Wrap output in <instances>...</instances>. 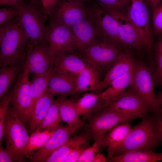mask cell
Segmentation results:
<instances>
[{
  "instance_id": "cell-1",
  "label": "cell",
  "mask_w": 162,
  "mask_h": 162,
  "mask_svg": "<svg viewBox=\"0 0 162 162\" xmlns=\"http://www.w3.org/2000/svg\"><path fill=\"white\" fill-rule=\"evenodd\" d=\"M29 41L19 23L18 16L0 26V67L24 63L28 55Z\"/></svg>"
},
{
  "instance_id": "cell-2",
  "label": "cell",
  "mask_w": 162,
  "mask_h": 162,
  "mask_svg": "<svg viewBox=\"0 0 162 162\" xmlns=\"http://www.w3.org/2000/svg\"><path fill=\"white\" fill-rule=\"evenodd\" d=\"M161 141V135L156 118L146 116L138 124L131 128L113 156L133 151L152 150Z\"/></svg>"
},
{
  "instance_id": "cell-3",
  "label": "cell",
  "mask_w": 162,
  "mask_h": 162,
  "mask_svg": "<svg viewBox=\"0 0 162 162\" xmlns=\"http://www.w3.org/2000/svg\"><path fill=\"white\" fill-rule=\"evenodd\" d=\"M18 21L29 40L28 49L46 40L47 16L44 12L39 0H31L29 3L22 0L17 4Z\"/></svg>"
},
{
  "instance_id": "cell-4",
  "label": "cell",
  "mask_w": 162,
  "mask_h": 162,
  "mask_svg": "<svg viewBox=\"0 0 162 162\" xmlns=\"http://www.w3.org/2000/svg\"><path fill=\"white\" fill-rule=\"evenodd\" d=\"M24 124L19 119L12 106L9 107L5 117V145L9 148L17 161L22 162L26 157L25 151L29 139Z\"/></svg>"
},
{
  "instance_id": "cell-5",
  "label": "cell",
  "mask_w": 162,
  "mask_h": 162,
  "mask_svg": "<svg viewBox=\"0 0 162 162\" xmlns=\"http://www.w3.org/2000/svg\"><path fill=\"white\" fill-rule=\"evenodd\" d=\"M152 71L141 58L137 60L130 86L146 103L151 111L157 114L160 112V104L154 92Z\"/></svg>"
},
{
  "instance_id": "cell-6",
  "label": "cell",
  "mask_w": 162,
  "mask_h": 162,
  "mask_svg": "<svg viewBox=\"0 0 162 162\" xmlns=\"http://www.w3.org/2000/svg\"><path fill=\"white\" fill-rule=\"evenodd\" d=\"M127 14L138 31L143 41L149 65L154 64L152 52L154 42L150 11L146 0H131Z\"/></svg>"
},
{
  "instance_id": "cell-7",
  "label": "cell",
  "mask_w": 162,
  "mask_h": 162,
  "mask_svg": "<svg viewBox=\"0 0 162 162\" xmlns=\"http://www.w3.org/2000/svg\"><path fill=\"white\" fill-rule=\"evenodd\" d=\"M87 5L89 9L88 17L101 38L123 50L119 35L118 24L116 19L94 1L91 0Z\"/></svg>"
},
{
  "instance_id": "cell-8",
  "label": "cell",
  "mask_w": 162,
  "mask_h": 162,
  "mask_svg": "<svg viewBox=\"0 0 162 162\" xmlns=\"http://www.w3.org/2000/svg\"><path fill=\"white\" fill-rule=\"evenodd\" d=\"M140 118L136 115L121 113L112 110L103 109L88 119L86 131L90 139L95 140L105 135L108 131L121 123Z\"/></svg>"
},
{
  "instance_id": "cell-9",
  "label": "cell",
  "mask_w": 162,
  "mask_h": 162,
  "mask_svg": "<svg viewBox=\"0 0 162 162\" xmlns=\"http://www.w3.org/2000/svg\"><path fill=\"white\" fill-rule=\"evenodd\" d=\"M124 50L100 39L86 48L79 56L94 65L99 70H109Z\"/></svg>"
},
{
  "instance_id": "cell-10",
  "label": "cell",
  "mask_w": 162,
  "mask_h": 162,
  "mask_svg": "<svg viewBox=\"0 0 162 162\" xmlns=\"http://www.w3.org/2000/svg\"><path fill=\"white\" fill-rule=\"evenodd\" d=\"M29 73L23 70L17 77L11 92L10 103L20 120L24 125L29 122L33 110V103Z\"/></svg>"
},
{
  "instance_id": "cell-11",
  "label": "cell",
  "mask_w": 162,
  "mask_h": 162,
  "mask_svg": "<svg viewBox=\"0 0 162 162\" xmlns=\"http://www.w3.org/2000/svg\"><path fill=\"white\" fill-rule=\"evenodd\" d=\"M46 40L54 56L75 54L71 27L50 20L46 26Z\"/></svg>"
},
{
  "instance_id": "cell-12",
  "label": "cell",
  "mask_w": 162,
  "mask_h": 162,
  "mask_svg": "<svg viewBox=\"0 0 162 162\" xmlns=\"http://www.w3.org/2000/svg\"><path fill=\"white\" fill-rule=\"evenodd\" d=\"M55 56L47 42L34 45L28 49L23 70L35 75L45 74L53 67Z\"/></svg>"
},
{
  "instance_id": "cell-13",
  "label": "cell",
  "mask_w": 162,
  "mask_h": 162,
  "mask_svg": "<svg viewBox=\"0 0 162 162\" xmlns=\"http://www.w3.org/2000/svg\"><path fill=\"white\" fill-rule=\"evenodd\" d=\"M109 13L114 17L118 22L119 35L123 49H130L139 55L142 56L144 54L146 51L141 36L128 16L126 11Z\"/></svg>"
},
{
  "instance_id": "cell-14",
  "label": "cell",
  "mask_w": 162,
  "mask_h": 162,
  "mask_svg": "<svg viewBox=\"0 0 162 162\" xmlns=\"http://www.w3.org/2000/svg\"><path fill=\"white\" fill-rule=\"evenodd\" d=\"M87 5L59 0L50 11V20L71 27L88 16Z\"/></svg>"
},
{
  "instance_id": "cell-15",
  "label": "cell",
  "mask_w": 162,
  "mask_h": 162,
  "mask_svg": "<svg viewBox=\"0 0 162 162\" xmlns=\"http://www.w3.org/2000/svg\"><path fill=\"white\" fill-rule=\"evenodd\" d=\"M105 108L127 115L144 118L151 111L144 100L130 88L126 90L118 100L108 104Z\"/></svg>"
},
{
  "instance_id": "cell-16",
  "label": "cell",
  "mask_w": 162,
  "mask_h": 162,
  "mask_svg": "<svg viewBox=\"0 0 162 162\" xmlns=\"http://www.w3.org/2000/svg\"><path fill=\"white\" fill-rule=\"evenodd\" d=\"M71 29L75 53L77 51L80 55L95 40L102 39L88 16L71 26Z\"/></svg>"
},
{
  "instance_id": "cell-17",
  "label": "cell",
  "mask_w": 162,
  "mask_h": 162,
  "mask_svg": "<svg viewBox=\"0 0 162 162\" xmlns=\"http://www.w3.org/2000/svg\"><path fill=\"white\" fill-rule=\"evenodd\" d=\"M76 132L69 128L59 126L45 145L31 158L32 162H45L47 158Z\"/></svg>"
},
{
  "instance_id": "cell-18",
  "label": "cell",
  "mask_w": 162,
  "mask_h": 162,
  "mask_svg": "<svg viewBox=\"0 0 162 162\" xmlns=\"http://www.w3.org/2000/svg\"><path fill=\"white\" fill-rule=\"evenodd\" d=\"M136 59L134 51L130 49L125 50L114 64L108 70L105 77L102 81L99 93L106 88L114 79L125 74L135 66Z\"/></svg>"
},
{
  "instance_id": "cell-19",
  "label": "cell",
  "mask_w": 162,
  "mask_h": 162,
  "mask_svg": "<svg viewBox=\"0 0 162 162\" xmlns=\"http://www.w3.org/2000/svg\"><path fill=\"white\" fill-rule=\"evenodd\" d=\"M90 63L76 54L56 55L53 70L56 72L77 76Z\"/></svg>"
},
{
  "instance_id": "cell-20",
  "label": "cell",
  "mask_w": 162,
  "mask_h": 162,
  "mask_svg": "<svg viewBox=\"0 0 162 162\" xmlns=\"http://www.w3.org/2000/svg\"><path fill=\"white\" fill-rule=\"evenodd\" d=\"M77 76L53 70L49 79V88L54 95L58 97L76 94Z\"/></svg>"
},
{
  "instance_id": "cell-21",
  "label": "cell",
  "mask_w": 162,
  "mask_h": 162,
  "mask_svg": "<svg viewBox=\"0 0 162 162\" xmlns=\"http://www.w3.org/2000/svg\"><path fill=\"white\" fill-rule=\"evenodd\" d=\"M108 104L109 102L101 98L99 93H86L77 99L75 106L78 116H82L85 121Z\"/></svg>"
},
{
  "instance_id": "cell-22",
  "label": "cell",
  "mask_w": 162,
  "mask_h": 162,
  "mask_svg": "<svg viewBox=\"0 0 162 162\" xmlns=\"http://www.w3.org/2000/svg\"><path fill=\"white\" fill-rule=\"evenodd\" d=\"M54 94L47 88L35 102L29 121V131H35L45 117L51 104Z\"/></svg>"
},
{
  "instance_id": "cell-23",
  "label": "cell",
  "mask_w": 162,
  "mask_h": 162,
  "mask_svg": "<svg viewBox=\"0 0 162 162\" xmlns=\"http://www.w3.org/2000/svg\"><path fill=\"white\" fill-rule=\"evenodd\" d=\"M134 67L125 74L113 80L104 91L99 93L101 98L107 101L109 104L119 99L130 86Z\"/></svg>"
},
{
  "instance_id": "cell-24",
  "label": "cell",
  "mask_w": 162,
  "mask_h": 162,
  "mask_svg": "<svg viewBox=\"0 0 162 162\" xmlns=\"http://www.w3.org/2000/svg\"><path fill=\"white\" fill-rule=\"evenodd\" d=\"M99 70L96 66L90 63L77 76L76 90L78 94L82 92L99 90L102 83L99 77Z\"/></svg>"
},
{
  "instance_id": "cell-25",
  "label": "cell",
  "mask_w": 162,
  "mask_h": 162,
  "mask_svg": "<svg viewBox=\"0 0 162 162\" xmlns=\"http://www.w3.org/2000/svg\"><path fill=\"white\" fill-rule=\"evenodd\" d=\"M59 110L62 121L66 123L68 127L76 132L84 126V121L78 116L76 108L77 99L60 97Z\"/></svg>"
},
{
  "instance_id": "cell-26",
  "label": "cell",
  "mask_w": 162,
  "mask_h": 162,
  "mask_svg": "<svg viewBox=\"0 0 162 162\" xmlns=\"http://www.w3.org/2000/svg\"><path fill=\"white\" fill-rule=\"evenodd\" d=\"M88 136L85 131L70 137L66 142L54 151L45 162H64L70 154L77 147L88 143Z\"/></svg>"
},
{
  "instance_id": "cell-27",
  "label": "cell",
  "mask_w": 162,
  "mask_h": 162,
  "mask_svg": "<svg viewBox=\"0 0 162 162\" xmlns=\"http://www.w3.org/2000/svg\"><path fill=\"white\" fill-rule=\"evenodd\" d=\"M131 128L128 122L121 123L110 130L105 137V146L107 147V158L113 157L125 140Z\"/></svg>"
},
{
  "instance_id": "cell-28",
  "label": "cell",
  "mask_w": 162,
  "mask_h": 162,
  "mask_svg": "<svg viewBox=\"0 0 162 162\" xmlns=\"http://www.w3.org/2000/svg\"><path fill=\"white\" fill-rule=\"evenodd\" d=\"M162 161V152L152 150H136L126 152L107 159L109 162H154Z\"/></svg>"
},
{
  "instance_id": "cell-29",
  "label": "cell",
  "mask_w": 162,
  "mask_h": 162,
  "mask_svg": "<svg viewBox=\"0 0 162 162\" xmlns=\"http://www.w3.org/2000/svg\"><path fill=\"white\" fill-rule=\"evenodd\" d=\"M24 63L14 66H4L0 69V98L4 97L9 93L10 87L22 71Z\"/></svg>"
},
{
  "instance_id": "cell-30",
  "label": "cell",
  "mask_w": 162,
  "mask_h": 162,
  "mask_svg": "<svg viewBox=\"0 0 162 162\" xmlns=\"http://www.w3.org/2000/svg\"><path fill=\"white\" fill-rule=\"evenodd\" d=\"M60 101V97L53 99L46 115L36 130L53 132L56 130L62 121L59 110Z\"/></svg>"
},
{
  "instance_id": "cell-31",
  "label": "cell",
  "mask_w": 162,
  "mask_h": 162,
  "mask_svg": "<svg viewBox=\"0 0 162 162\" xmlns=\"http://www.w3.org/2000/svg\"><path fill=\"white\" fill-rule=\"evenodd\" d=\"M53 71L52 68L44 74L35 75V76L32 82H31L30 89L33 109L36 101L48 87L49 79Z\"/></svg>"
},
{
  "instance_id": "cell-32",
  "label": "cell",
  "mask_w": 162,
  "mask_h": 162,
  "mask_svg": "<svg viewBox=\"0 0 162 162\" xmlns=\"http://www.w3.org/2000/svg\"><path fill=\"white\" fill-rule=\"evenodd\" d=\"M53 132L46 130L42 131L37 130L32 133L29 136L26 148V157H27L32 151L44 146Z\"/></svg>"
},
{
  "instance_id": "cell-33",
  "label": "cell",
  "mask_w": 162,
  "mask_h": 162,
  "mask_svg": "<svg viewBox=\"0 0 162 162\" xmlns=\"http://www.w3.org/2000/svg\"><path fill=\"white\" fill-rule=\"evenodd\" d=\"M108 13L127 11L131 4V0H94Z\"/></svg>"
},
{
  "instance_id": "cell-34",
  "label": "cell",
  "mask_w": 162,
  "mask_h": 162,
  "mask_svg": "<svg viewBox=\"0 0 162 162\" xmlns=\"http://www.w3.org/2000/svg\"><path fill=\"white\" fill-rule=\"evenodd\" d=\"M106 135L102 136L94 140L93 144L84 152L79 159L78 162H92L94 157L103 146H104Z\"/></svg>"
},
{
  "instance_id": "cell-35",
  "label": "cell",
  "mask_w": 162,
  "mask_h": 162,
  "mask_svg": "<svg viewBox=\"0 0 162 162\" xmlns=\"http://www.w3.org/2000/svg\"><path fill=\"white\" fill-rule=\"evenodd\" d=\"M11 92L4 97L1 98L0 103V144L5 135L4 121L5 117L10 103Z\"/></svg>"
},
{
  "instance_id": "cell-36",
  "label": "cell",
  "mask_w": 162,
  "mask_h": 162,
  "mask_svg": "<svg viewBox=\"0 0 162 162\" xmlns=\"http://www.w3.org/2000/svg\"><path fill=\"white\" fill-rule=\"evenodd\" d=\"M19 7L17 4L0 9V26L8 23L18 16Z\"/></svg>"
},
{
  "instance_id": "cell-37",
  "label": "cell",
  "mask_w": 162,
  "mask_h": 162,
  "mask_svg": "<svg viewBox=\"0 0 162 162\" xmlns=\"http://www.w3.org/2000/svg\"><path fill=\"white\" fill-rule=\"evenodd\" d=\"M152 22L154 32L158 36L162 35V2L153 12Z\"/></svg>"
},
{
  "instance_id": "cell-38",
  "label": "cell",
  "mask_w": 162,
  "mask_h": 162,
  "mask_svg": "<svg viewBox=\"0 0 162 162\" xmlns=\"http://www.w3.org/2000/svg\"><path fill=\"white\" fill-rule=\"evenodd\" d=\"M89 143L80 146L73 150L69 155L64 162H76L85 150L89 146Z\"/></svg>"
},
{
  "instance_id": "cell-39",
  "label": "cell",
  "mask_w": 162,
  "mask_h": 162,
  "mask_svg": "<svg viewBox=\"0 0 162 162\" xmlns=\"http://www.w3.org/2000/svg\"><path fill=\"white\" fill-rule=\"evenodd\" d=\"M6 148L4 149L2 145L0 144V162H12L17 161L15 157L9 148L6 146Z\"/></svg>"
},
{
  "instance_id": "cell-40",
  "label": "cell",
  "mask_w": 162,
  "mask_h": 162,
  "mask_svg": "<svg viewBox=\"0 0 162 162\" xmlns=\"http://www.w3.org/2000/svg\"><path fill=\"white\" fill-rule=\"evenodd\" d=\"M155 61V78L158 82L162 84V53H156Z\"/></svg>"
},
{
  "instance_id": "cell-41",
  "label": "cell",
  "mask_w": 162,
  "mask_h": 162,
  "mask_svg": "<svg viewBox=\"0 0 162 162\" xmlns=\"http://www.w3.org/2000/svg\"><path fill=\"white\" fill-rule=\"evenodd\" d=\"M45 13L49 16L53 8L59 0H39Z\"/></svg>"
},
{
  "instance_id": "cell-42",
  "label": "cell",
  "mask_w": 162,
  "mask_h": 162,
  "mask_svg": "<svg viewBox=\"0 0 162 162\" xmlns=\"http://www.w3.org/2000/svg\"><path fill=\"white\" fill-rule=\"evenodd\" d=\"M147 1L153 12L162 2V0H147Z\"/></svg>"
},
{
  "instance_id": "cell-43",
  "label": "cell",
  "mask_w": 162,
  "mask_h": 162,
  "mask_svg": "<svg viewBox=\"0 0 162 162\" xmlns=\"http://www.w3.org/2000/svg\"><path fill=\"white\" fill-rule=\"evenodd\" d=\"M22 0H0L1 6L8 5L12 6L15 5Z\"/></svg>"
},
{
  "instance_id": "cell-44",
  "label": "cell",
  "mask_w": 162,
  "mask_h": 162,
  "mask_svg": "<svg viewBox=\"0 0 162 162\" xmlns=\"http://www.w3.org/2000/svg\"><path fill=\"white\" fill-rule=\"evenodd\" d=\"M107 159L101 153L99 152L94 157L92 162H106Z\"/></svg>"
},
{
  "instance_id": "cell-45",
  "label": "cell",
  "mask_w": 162,
  "mask_h": 162,
  "mask_svg": "<svg viewBox=\"0 0 162 162\" xmlns=\"http://www.w3.org/2000/svg\"><path fill=\"white\" fill-rule=\"evenodd\" d=\"M156 119L160 132L162 140V116H160Z\"/></svg>"
},
{
  "instance_id": "cell-46",
  "label": "cell",
  "mask_w": 162,
  "mask_h": 162,
  "mask_svg": "<svg viewBox=\"0 0 162 162\" xmlns=\"http://www.w3.org/2000/svg\"><path fill=\"white\" fill-rule=\"evenodd\" d=\"M70 2H73L82 4L87 5L92 0H64Z\"/></svg>"
},
{
  "instance_id": "cell-47",
  "label": "cell",
  "mask_w": 162,
  "mask_h": 162,
  "mask_svg": "<svg viewBox=\"0 0 162 162\" xmlns=\"http://www.w3.org/2000/svg\"><path fill=\"white\" fill-rule=\"evenodd\" d=\"M161 38L158 42L156 47V53H162V35Z\"/></svg>"
},
{
  "instance_id": "cell-48",
  "label": "cell",
  "mask_w": 162,
  "mask_h": 162,
  "mask_svg": "<svg viewBox=\"0 0 162 162\" xmlns=\"http://www.w3.org/2000/svg\"><path fill=\"white\" fill-rule=\"evenodd\" d=\"M157 98L160 105L162 103V92L159 94Z\"/></svg>"
},
{
  "instance_id": "cell-49",
  "label": "cell",
  "mask_w": 162,
  "mask_h": 162,
  "mask_svg": "<svg viewBox=\"0 0 162 162\" xmlns=\"http://www.w3.org/2000/svg\"><path fill=\"white\" fill-rule=\"evenodd\" d=\"M160 105L161 106V108L160 109V112L162 114V103Z\"/></svg>"
}]
</instances>
